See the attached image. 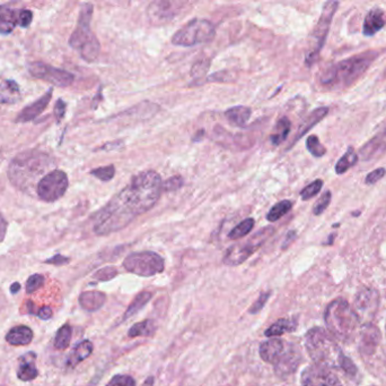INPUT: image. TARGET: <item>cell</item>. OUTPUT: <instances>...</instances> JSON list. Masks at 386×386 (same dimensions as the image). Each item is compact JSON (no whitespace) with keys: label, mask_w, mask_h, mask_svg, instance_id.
Masks as SVG:
<instances>
[{"label":"cell","mask_w":386,"mask_h":386,"mask_svg":"<svg viewBox=\"0 0 386 386\" xmlns=\"http://www.w3.org/2000/svg\"><path fill=\"white\" fill-rule=\"evenodd\" d=\"M45 278L42 275H32L26 281V294H33L45 286Z\"/></svg>","instance_id":"obj_40"},{"label":"cell","mask_w":386,"mask_h":386,"mask_svg":"<svg viewBox=\"0 0 386 386\" xmlns=\"http://www.w3.org/2000/svg\"><path fill=\"white\" fill-rule=\"evenodd\" d=\"M93 349L94 347L89 340H84L78 343L68 358V366L71 368L76 367L77 365L80 364L92 354Z\"/></svg>","instance_id":"obj_27"},{"label":"cell","mask_w":386,"mask_h":386,"mask_svg":"<svg viewBox=\"0 0 386 386\" xmlns=\"http://www.w3.org/2000/svg\"><path fill=\"white\" fill-rule=\"evenodd\" d=\"M52 310H51L49 306H43L41 308L36 310V314L35 315L38 316V319H42V321H48L52 317Z\"/></svg>","instance_id":"obj_51"},{"label":"cell","mask_w":386,"mask_h":386,"mask_svg":"<svg viewBox=\"0 0 386 386\" xmlns=\"http://www.w3.org/2000/svg\"><path fill=\"white\" fill-rule=\"evenodd\" d=\"M93 17L92 3H82L77 28L70 35L69 45L71 48L80 52L82 59L93 63L98 59L101 45L96 35L91 30Z\"/></svg>","instance_id":"obj_6"},{"label":"cell","mask_w":386,"mask_h":386,"mask_svg":"<svg viewBox=\"0 0 386 386\" xmlns=\"http://www.w3.org/2000/svg\"><path fill=\"white\" fill-rule=\"evenodd\" d=\"M323 187V182L321 179H317L315 182L306 186L301 192V197L303 201H308L310 198L315 197Z\"/></svg>","instance_id":"obj_38"},{"label":"cell","mask_w":386,"mask_h":386,"mask_svg":"<svg viewBox=\"0 0 386 386\" xmlns=\"http://www.w3.org/2000/svg\"><path fill=\"white\" fill-rule=\"evenodd\" d=\"M297 328V322L293 319H278L277 322L273 323V325L266 330V336L268 338H275L285 333L294 332Z\"/></svg>","instance_id":"obj_28"},{"label":"cell","mask_w":386,"mask_h":386,"mask_svg":"<svg viewBox=\"0 0 386 386\" xmlns=\"http://www.w3.org/2000/svg\"><path fill=\"white\" fill-rule=\"evenodd\" d=\"M287 345V342H284L280 339H271L263 342L262 345H260V357L263 361L275 366L285 352Z\"/></svg>","instance_id":"obj_18"},{"label":"cell","mask_w":386,"mask_h":386,"mask_svg":"<svg viewBox=\"0 0 386 386\" xmlns=\"http://www.w3.org/2000/svg\"><path fill=\"white\" fill-rule=\"evenodd\" d=\"M303 386H342L338 377L332 373V370L320 367L317 365L310 366L303 372L302 375Z\"/></svg>","instance_id":"obj_15"},{"label":"cell","mask_w":386,"mask_h":386,"mask_svg":"<svg viewBox=\"0 0 386 386\" xmlns=\"http://www.w3.org/2000/svg\"><path fill=\"white\" fill-rule=\"evenodd\" d=\"M386 25V15L381 8H374L366 15L363 24V33L373 36Z\"/></svg>","instance_id":"obj_21"},{"label":"cell","mask_w":386,"mask_h":386,"mask_svg":"<svg viewBox=\"0 0 386 386\" xmlns=\"http://www.w3.org/2000/svg\"><path fill=\"white\" fill-rule=\"evenodd\" d=\"M254 224H256L254 219L247 217L245 220L242 221L241 224H238L236 227L231 230V233H228V238L231 240L241 239L253 230Z\"/></svg>","instance_id":"obj_34"},{"label":"cell","mask_w":386,"mask_h":386,"mask_svg":"<svg viewBox=\"0 0 386 386\" xmlns=\"http://www.w3.org/2000/svg\"><path fill=\"white\" fill-rule=\"evenodd\" d=\"M210 61L208 59H201L193 64L191 68V76L196 80H200L206 75L207 72L209 69Z\"/></svg>","instance_id":"obj_39"},{"label":"cell","mask_w":386,"mask_h":386,"mask_svg":"<svg viewBox=\"0 0 386 386\" xmlns=\"http://www.w3.org/2000/svg\"><path fill=\"white\" fill-rule=\"evenodd\" d=\"M215 35V26L210 21L194 19L172 36V43L180 47H192L212 41Z\"/></svg>","instance_id":"obj_7"},{"label":"cell","mask_w":386,"mask_h":386,"mask_svg":"<svg viewBox=\"0 0 386 386\" xmlns=\"http://www.w3.org/2000/svg\"><path fill=\"white\" fill-rule=\"evenodd\" d=\"M155 333V325L150 319H146L143 322L137 323L131 326L128 332L129 338H138V336H150Z\"/></svg>","instance_id":"obj_32"},{"label":"cell","mask_w":386,"mask_h":386,"mask_svg":"<svg viewBox=\"0 0 386 386\" xmlns=\"http://www.w3.org/2000/svg\"><path fill=\"white\" fill-rule=\"evenodd\" d=\"M7 221L3 219L1 215H0V243L5 239V236H6V231H7Z\"/></svg>","instance_id":"obj_53"},{"label":"cell","mask_w":386,"mask_h":386,"mask_svg":"<svg viewBox=\"0 0 386 386\" xmlns=\"http://www.w3.org/2000/svg\"><path fill=\"white\" fill-rule=\"evenodd\" d=\"M69 262V257L63 256L61 254H57V255L52 256L50 259H47V261H45V264L54 265V266H63V265H67Z\"/></svg>","instance_id":"obj_50"},{"label":"cell","mask_w":386,"mask_h":386,"mask_svg":"<svg viewBox=\"0 0 386 386\" xmlns=\"http://www.w3.org/2000/svg\"><path fill=\"white\" fill-rule=\"evenodd\" d=\"M52 91H54L52 89H48V92L45 93V96H42L35 103L26 105L25 108L23 109L22 111L17 115L15 122L19 124H25V122H32L38 116L41 115L50 103Z\"/></svg>","instance_id":"obj_17"},{"label":"cell","mask_w":386,"mask_h":386,"mask_svg":"<svg viewBox=\"0 0 386 386\" xmlns=\"http://www.w3.org/2000/svg\"><path fill=\"white\" fill-rule=\"evenodd\" d=\"M302 361H303V356H302L301 351L298 350L297 347L288 343L285 352L277 361V364L273 366L275 374L280 377L289 376L296 372L298 366L301 365Z\"/></svg>","instance_id":"obj_16"},{"label":"cell","mask_w":386,"mask_h":386,"mask_svg":"<svg viewBox=\"0 0 386 386\" xmlns=\"http://www.w3.org/2000/svg\"><path fill=\"white\" fill-rule=\"evenodd\" d=\"M91 175H94V177L100 179L102 182H110L111 179L114 178V175H115V167H114L113 164L100 167V168L93 169L92 171H91Z\"/></svg>","instance_id":"obj_37"},{"label":"cell","mask_w":386,"mask_h":386,"mask_svg":"<svg viewBox=\"0 0 386 386\" xmlns=\"http://www.w3.org/2000/svg\"><path fill=\"white\" fill-rule=\"evenodd\" d=\"M385 169L384 168H378V169H375L372 173H368L366 175V179H365V182H366V185H374V184H376L378 180L383 178L384 175H385Z\"/></svg>","instance_id":"obj_46"},{"label":"cell","mask_w":386,"mask_h":386,"mask_svg":"<svg viewBox=\"0 0 386 386\" xmlns=\"http://www.w3.org/2000/svg\"><path fill=\"white\" fill-rule=\"evenodd\" d=\"M376 56V52H366L331 65L321 73L320 83L330 89L349 87L370 68Z\"/></svg>","instance_id":"obj_4"},{"label":"cell","mask_w":386,"mask_h":386,"mask_svg":"<svg viewBox=\"0 0 386 386\" xmlns=\"http://www.w3.org/2000/svg\"><path fill=\"white\" fill-rule=\"evenodd\" d=\"M106 386H136V380L129 375H115Z\"/></svg>","instance_id":"obj_44"},{"label":"cell","mask_w":386,"mask_h":386,"mask_svg":"<svg viewBox=\"0 0 386 386\" xmlns=\"http://www.w3.org/2000/svg\"><path fill=\"white\" fill-rule=\"evenodd\" d=\"M338 1H326L323 5L322 13H321L320 19L315 25L313 33L310 35L312 42H310V50L306 56L307 66H312L314 61H317L323 45L326 43V36L329 33L330 26L332 23L333 17L338 10Z\"/></svg>","instance_id":"obj_9"},{"label":"cell","mask_w":386,"mask_h":386,"mask_svg":"<svg viewBox=\"0 0 386 386\" xmlns=\"http://www.w3.org/2000/svg\"><path fill=\"white\" fill-rule=\"evenodd\" d=\"M36 354L33 351L26 352L21 356L19 359V368H17V378L22 382H31L38 376V370L35 365Z\"/></svg>","instance_id":"obj_19"},{"label":"cell","mask_w":386,"mask_h":386,"mask_svg":"<svg viewBox=\"0 0 386 386\" xmlns=\"http://www.w3.org/2000/svg\"><path fill=\"white\" fill-rule=\"evenodd\" d=\"M328 114H329V109L326 108V107L315 109L314 111L310 112V115L307 116L306 118L299 125L297 133L295 135L294 140L291 142V147H294V144L296 143L297 140H301V138H303L306 133H308L315 125L319 124L321 120H323Z\"/></svg>","instance_id":"obj_22"},{"label":"cell","mask_w":386,"mask_h":386,"mask_svg":"<svg viewBox=\"0 0 386 386\" xmlns=\"http://www.w3.org/2000/svg\"><path fill=\"white\" fill-rule=\"evenodd\" d=\"M78 301H80L82 310L92 313V312L101 310L102 307L104 306L105 301H106V294L104 292H101V291H85L80 294Z\"/></svg>","instance_id":"obj_23"},{"label":"cell","mask_w":386,"mask_h":386,"mask_svg":"<svg viewBox=\"0 0 386 386\" xmlns=\"http://www.w3.org/2000/svg\"><path fill=\"white\" fill-rule=\"evenodd\" d=\"M161 192L163 182L159 173L147 170L135 175L129 185L98 212L94 233L98 236H108L124 229L135 217L154 208Z\"/></svg>","instance_id":"obj_1"},{"label":"cell","mask_w":386,"mask_h":386,"mask_svg":"<svg viewBox=\"0 0 386 386\" xmlns=\"http://www.w3.org/2000/svg\"><path fill=\"white\" fill-rule=\"evenodd\" d=\"M183 1H168V0H156L152 1L147 8V15L152 25H163L177 17L183 8Z\"/></svg>","instance_id":"obj_14"},{"label":"cell","mask_w":386,"mask_h":386,"mask_svg":"<svg viewBox=\"0 0 386 386\" xmlns=\"http://www.w3.org/2000/svg\"><path fill=\"white\" fill-rule=\"evenodd\" d=\"M124 268L133 275L149 278L164 271L165 261L155 252L131 253L124 259Z\"/></svg>","instance_id":"obj_8"},{"label":"cell","mask_w":386,"mask_h":386,"mask_svg":"<svg viewBox=\"0 0 386 386\" xmlns=\"http://www.w3.org/2000/svg\"><path fill=\"white\" fill-rule=\"evenodd\" d=\"M291 208H293V203L288 200L278 202L277 204L273 205L271 210L266 214V220L269 222H275V221L280 220L284 215L288 213Z\"/></svg>","instance_id":"obj_35"},{"label":"cell","mask_w":386,"mask_h":386,"mask_svg":"<svg viewBox=\"0 0 386 386\" xmlns=\"http://www.w3.org/2000/svg\"><path fill=\"white\" fill-rule=\"evenodd\" d=\"M251 115H252V110L249 107H244V105L231 107L225 111V117L228 122L238 127H244L250 120Z\"/></svg>","instance_id":"obj_26"},{"label":"cell","mask_w":386,"mask_h":386,"mask_svg":"<svg viewBox=\"0 0 386 386\" xmlns=\"http://www.w3.org/2000/svg\"><path fill=\"white\" fill-rule=\"evenodd\" d=\"M273 231H275L273 228H264L256 233L247 243L231 246L226 252L223 262L228 266L241 265L247 259H250L251 256L253 255L254 253L257 252L258 249L269 239Z\"/></svg>","instance_id":"obj_10"},{"label":"cell","mask_w":386,"mask_h":386,"mask_svg":"<svg viewBox=\"0 0 386 386\" xmlns=\"http://www.w3.org/2000/svg\"><path fill=\"white\" fill-rule=\"evenodd\" d=\"M183 178L181 175H173L168 178L166 182H163V191L165 192H175L183 186Z\"/></svg>","instance_id":"obj_43"},{"label":"cell","mask_w":386,"mask_h":386,"mask_svg":"<svg viewBox=\"0 0 386 386\" xmlns=\"http://www.w3.org/2000/svg\"><path fill=\"white\" fill-rule=\"evenodd\" d=\"M117 275V270L114 266H106V268H100L94 273V279L98 281H109L115 278Z\"/></svg>","instance_id":"obj_42"},{"label":"cell","mask_w":386,"mask_h":386,"mask_svg":"<svg viewBox=\"0 0 386 386\" xmlns=\"http://www.w3.org/2000/svg\"><path fill=\"white\" fill-rule=\"evenodd\" d=\"M295 238H296V233L295 231H289L288 235L286 237L285 242H284L282 248H287L291 245V242H294Z\"/></svg>","instance_id":"obj_54"},{"label":"cell","mask_w":386,"mask_h":386,"mask_svg":"<svg viewBox=\"0 0 386 386\" xmlns=\"http://www.w3.org/2000/svg\"><path fill=\"white\" fill-rule=\"evenodd\" d=\"M358 159H359V157L356 153L354 147H349L347 152L343 154V157L340 158L337 162L336 173L338 175L347 173L350 168H352L357 163Z\"/></svg>","instance_id":"obj_31"},{"label":"cell","mask_w":386,"mask_h":386,"mask_svg":"<svg viewBox=\"0 0 386 386\" xmlns=\"http://www.w3.org/2000/svg\"><path fill=\"white\" fill-rule=\"evenodd\" d=\"M21 10L10 8L8 5H0V33L10 34L19 24Z\"/></svg>","instance_id":"obj_25"},{"label":"cell","mask_w":386,"mask_h":386,"mask_svg":"<svg viewBox=\"0 0 386 386\" xmlns=\"http://www.w3.org/2000/svg\"><path fill=\"white\" fill-rule=\"evenodd\" d=\"M34 338V333L32 329L26 325L15 326L10 329L6 334V341L14 347H23L27 345L32 342Z\"/></svg>","instance_id":"obj_24"},{"label":"cell","mask_w":386,"mask_h":386,"mask_svg":"<svg viewBox=\"0 0 386 386\" xmlns=\"http://www.w3.org/2000/svg\"><path fill=\"white\" fill-rule=\"evenodd\" d=\"M386 151V127L383 131H381L376 136H374L370 142L365 144L361 147V160L367 161L373 158L377 157L378 154H382Z\"/></svg>","instance_id":"obj_20"},{"label":"cell","mask_w":386,"mask_h":386,"mask_svg":"<svg viewBox=\"0 0 386 386\" xmlns=\"http://www.w3.org/2000/svg\"><path fill=\"white\" fill-rule=\"evenodd\" d=\"M67 105L64 100L59 99L54 105V116L57 118V122H60L64 119L65 114H66Z\"/></svg>","instance_id":"obj_48"},{"label":"cell","mask_w":386,"mask_h":386,"mask_svg":"<svg viewBox=\"0 0 386 386\" xmlns=\"http://www.w3.org/2000/svg\"><path fill=\"white\" fill-rule=\"evenodd\" d=\"M305 347L314 365L330 370H343L349 375L357 373L354 363L342 352L336 339L328 330L310 329L305 336Z\"/></svg>","instance_id":"obj_3"},{"label":"cell","mask_w":386,"mask_h":386,"mask_svg":"<svg viewBox=\"0 0 386 386\" xmlns=\"http://www.w3.org/2000/svg\"><path fill=\"white\" fill-rule=\"evenodd\" d=\"M291 122L287 117H282L279 119L278 122L275 125V133L271 134V143L273 145H279L287 138L289 133H291Z\"/></svg>","instance_id":"obj_30"},{"label":"cell","mask_w":386,"mask_h":386,"mask_svg":"<svg viewBox=\"0 0 386 386\" xmlns=\"http://www.w3.org/2000/svg\"><path fill=\"white\" fill-rule=\"evenodd\" d=\"M121 149H124V140H115V142H111V143L104 144L98 150H104L110 152V151L121 150Z\"/></svg>","instance_id":"obj_52"},{"label":"cell","mask_w":386,"mask_h":386,"mask_svg":"<svg viewBox=\"0 0 386 386\" xmlns=\"http://www.w3.org/2000/svg\"><path fill=\"white\" fill-rule=\"evenodd\" d=\"M54 158L40 150H27L14 158L8 168V178L16 189L31 194L36 193L38 182L54 171Z\"/></svg>","instance_id":"obj_2"},{"label":"cell","mask_w":386,"mask_h":386,"mask_svg":"<svg viewBox=\"0 0 386 386\" xmlns=\"http://www.w3.org/2000/svg\"><path fill=\"white\" fill-rule=\"evenodd\" d=\"M270 296H271V292H270V291L260 294V297L258 298L257 301L253 303V306L251 307L250 310H249V313H259L260 310H262L263 307L266 306V303H268Z\"/></svg>","instance_id":"obj_45"},{"label":"cell","mask_w":386,"mask_h":386,"mask_svg":"<svg viewBox=\"0 0 386 386\" xmlns=\"http://www.w3.org/2000/svg\"><path fill=\"white\" fill-rule=\"evenodd\" d=\"M306 147L308 152L315 158L323 157L326 153V147H323L322 144H321L320 140H319L317 135L308 136L306 140Z\"/></svg>","instance_id":"obj_36"},{"label":"cell","mask_w":386,"mask_h":386,"mask_svg":"<svg viewBox=\"0 0 386 386\" xmlns=\"http://www.w3.org/2000/svg\"><path fill=\"white\" fill-rule=\"evenodd\" d=\"M73 336V329L69 324H65L58 330L56 338H54V348L58 350H66L69 347L70 341Z\"/></svg>","instance_id":"obj_33"},{"label":"cell","mask_w":386,"mask_h":386,"mask_svg":"<svg viewBox=\"0 0 386 386\" xmlns=\"http://www.w3.org/2000/svg\"><path fill=\"white\" fill-rule=\"evenodd\" d=\"M324 319L330 334L343 343L354 340L361 324L350 303L345 299L333 300L326 308Z\"/></svg>","instance_id":"obj_5"},{"label":"cell","mask_w":386,"mask_h":386,"mask_svg":"<svg viewBox=\"0 0 386 386\" xmlns=\"http://www.w3.org/2000/svg\"><path fill=\"white\" fill-rule=\"evenodd\" d=\"M27 69L34 78L45 81L48 83L54 84V87H69L75 80V76L69 72L54 67V66L45 64V63H40V61L31 63Z\"/></svg>","instance_id":"obj_13"},{"label":"cell","mask_w":386,"mask_h":386,"mask_svg":"<svg viewBox=\"0 0 386 386\" xmlns=\"http://www.w3.org/2000/svg\"><path fill=\"white\" fill-rule=\"evenodd\" d=\"M208 80L227 83V82L234 81L235 77H231V73H228V72H217V73L212 74V76L208 77Z\"/></svg>","instance_id":"obj_49"},{"label":"cell","mask_w":386,"mask_h":386,"mask_svg":"<svg viewBox=\"0 0 386 386\" xmlns=\"http://www.w3.org/2000/svg\"><path fill=\"white\" fill-rule=\"evenodd\" d=\"M19 290H21V284H19V282H14V283L10 286V294H17Z\"/></svg>","instance_id":"obj_55"},{"label":"cell","mask_w":386,"mask_h":386,"mask_svg":"<svg viewBox=\"0 0 386 386\" xmlns=\"http://www.w3.org/2000/svg\"><path fill=\"white\" fill-rule=\"evenodd\" d=\"M203 135H205V131H203V129L198 131V133H196V134L192 138L193 142H200V140H203Z\"/></svg>","instance_id":"obj_56"},{"label":"cell","mask_w":386,"mask_h":386,"mask_svg":"<svg viewBox=\"0 0 386 386\" xmlns=\"http://www.w3.org/2000/svg\"><path fill=\"white\" fill-rule=\"evenodd\" d=\"M154 382H155V380H154V377L150 376L148 377V378H147L145 382H144V384L141 386H154Z\"/></svg>","instance_id":"obj_57"},{"label":"cell","mask_w":386,"mask_h":386,"mask_svg":"<svg viewBox=\"0 0 386 386\" xmlns=\"http://www.w3.org/2000/svg\"><path fill=\"white\" fill-rule=\"evenodd\" d=\"M331 198H332V194H331L330 191H326V192L321 196L320 200L317 201V204L314 205L313 213L315 214V215H321V214L328 208V206H329L330 203H331Z\"/></svg>","instance_id":"obj_41"},{"label":"cell","mask_w":386,"mask_h":386,"mask_svg":"<svg viewBox=\"0 0 386 386\" xmlns=\"http://www.w3.org/2000/svg\"><path fill=\"white\" fill-rule=\"evenodd\" d=\"M69 186L68 175L63 170H54L38 182L36 195L42 201L52 203L66 194Z\"/></svg>","instance_id":"obj_11"},{"label":"cell","mask_w":386,"mask_h":386,"mask_svg":"<svg viewBox=\"0 0 386 386\" xmlns=\"http://www.w3.org/2000/svg\"><path fill=\"white\" fill-rule=\"evenodd\" d=\"M380 305V294L372 288H363L354 299V314L363 325H370Z\"/></svg>","instance_id":"obj_12"},{"label":"cell","mask_w":386,"mask_h":386,"mask_svg":"<svg viewBox=\"0 0 386 386\" xmlns=\"http://www.w3.org/2000/svg\"><path fill=\"white\" fill-rule=\"evenodd\" d=\"M152 297V292H149V291H141L140 294H137L135 299L130 303L127 310H126L122 321L124 322V321H127L130 317L136 315L139 310H143L144 307L148 303V301H150Z\"/></svg>","instance_id":"obj_29"},{"label":"cell","mask_w":386,"mask_h":386,"mask_svg":"<svg viewBox=\"0 0 386 386\" xmlns=\"http://www.w3.org/2000/svg\"><path fill=\"white\" fill-rule=\"evenodd\" d=\"M33 21V13L30 10H22L19 12V25L29 28Z\"/></svg>","instance_id":"obj_47"}]
</instances>
